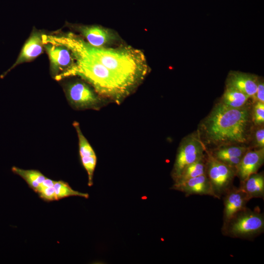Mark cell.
Here are the masks:
<instances>
[{
  "label": "cell",
  "instance_id": "6da1fadb",
  "mask_svg": "<svg viewBox=\"0 0 264 264\" xmlns=\"http://www.w3.org/2000/svg\"><path fill=\"white\" fill-rule=\"evenodd\" d=\"M42 40L43 43L62 45L70 51L90 57L136 88L149 72L144 53L130 46L96 47L72 33L60 35L43 34Z\"/></svg>",
  "mask_w": 264,
  "mask_h": 264
},
{
  "label": "cell",
  "instance_id": "7a4b0ae2",
  "mask_svg": "<svg viewBox=\"0 0 264 264\" xmlns=\"http://www.w3.org/2000/svg\"><path fill=\"white\" fill-rule=\"evenodd\" d=\"M74 63L66 70L56 76L60 80L78 76L90 84L102 97L120 105L136 88L103 65L84 54L70 51Z\"/></svg>",
  "mask_w": 264,
  "mask_h": 264
},
{
  "label": "cell",
  "instance_id": "3957f363",
  "mask_svg": "<svg viewBox=\"0 0 264 264\" xmlns=\"http://www.w3.org/2000/svg\"><path fill=\"white\" fill-rule=\"evenodd\" d=\"M246 106L233 108L222 103L217 104L203 123L207 140L214 144L245 142L250 123Z\"/></svg>",
  "mask_w": 264,
  "mask_h": 264
},
{
  "label": "cell",
  "instance_id": "277c9868",
  "mask_svg": "<svg viewBox=\"0 0 264 264\" xmlns=\"http://www.w3.org/2000/svg\"><path fill=\"white\" fill-rule=\"evenodd\" d=\"M264 230V214L260 210H252L246 207L236 214L221 229L224 235L241 239L254 237Z\"/></svg>",
  "mask_w": 264,
  "mask_h": 264
},
{
  "label": "cell",
  "instance_id": "5b68a950",
  "mask_svg": "<svg viewBox=\"0 0 264 264\" xmlns=\"http://www.w3.org/2000/svg\"><path fill=\"white\" fill-rule=\"evenodd\" d=\"M66 94L70 104L78 110H98L110 102L86 83L79 80L70 82L67 85Z\"/></svg>",
  "mask_w": 264,
  "mask_h": 264
},
{
  "label": "cell",
  "instance_id": "8992f818",
  "mask_svg": "<svg viewBox=\"0 0 264 264\" xmlns=\"http://www.w3.org/2000/svg\"><path fill=\"white\" fill-rule=\"evenodd\" d=\"M206 175L212 185L215 198L220 199L233 186L236 169L208 154L206 161Z\"/></svg>",
  "mask_w": 264,
  "mask_h": 264
},
{
  "label": "cell",
  "instance_id": "52a82bcc",
  "mask_svg": "<svg viewBox=\"0 0 264 264\" xmlns=\"http://www.w3.org/2000/svg\"><path fill=\"white\" fill-rule=\"evenodd\" d=\"M205 148L200 139L195 135L189 136L182 141L171 172L174 181L187 166L204 157Z\"/></svg>",
  "mask_w": 264,
  "mask_h": 264
},
{
  "label": "cell",
  "instance_id": "ba28073f",
  "mask_svg": "<svg viewBox=\"0 0 264 264\" xmlns=\"http://www.w3.org/2000/svg\"><path fill=\"white\" fill-rule=\"evenodd\" d=\"M43 46L48 55L51 70L55 78L73 64V57L66 47L51 43H43Z\"/></svg>",
  "mask_w": 264,
  "mask_h": 264
},
{
  "label": "cell",
  "instance_id": "9c48e42d",
  "mask_svg": "<svg viewBox=\"0 0 264 264\" xmlns=\"http://www.w3.org/2000/svg\"><path fill=\"white\" fill-rule=\"evenodd\" d=\"M224 196L222 226L236 214L245 208L249 200L246 194L240 187L232 186Z\"/></svg>",
  "mask_w": 264,
  "mask_h": 264
},
{
  "label": "cell",
  "instance_id": "30bf717a",
  "mask_svg": "<svg viewBox=\"0 0 264 264\" xmlns=\"http://www.w3.org/2000/svg\"><path fill=\"white\" fill-rule=\"evenodd\" d=\"M264 162V148L247 151L236 168V174L241 182L257 173Z\"/></svg>",
  "mask_w": 264,
  "mask_h": 264
},
{
  "label": "cell",
  "instance_id": "8fae6325",
  "mask_svg": "<svg viewBox=\"0 0 264 264\" xmlns=\"http://www.w3.org/2000/svg\"><path fill=\"white\" fill-rule=\"evenodd\" d=\"M171 189L183 192L186 196L199 195L215 198L211 184L206 174L191 178L180 184H173Z\"/></svg>",
  "mask_w": 264,
  "mask_h": 264
},
{
  "label": "cell",
  "instance_id": "7c38bea8",
  "mask_svg": "<svg viewBox=\"0 0 264 264\" xmlns=\"http://www.w3.org/2000/svg\"><path fill=\"white\" fill-rule=\"evenodd\" d=\"M79 30L90 44L96 47H106L117 39L116 35L110 29L98 25H83Z\"/></svg>",
  "mask_w": 264,
  "mask_h": 264
},
{
  "label": "cell",
  "instance_id": "4fadbf2b",
  "mask_svg": "<svg viewBox=\"0 0 264 264\" xmlns=\"http://www.w3.org/2000/svg\"><path fill=\"white\" fill-rule=\"evenodd\" d=\"M73 125L78 137L79 154L82 164L87 172L88 178L91 179L93 178L96 165V155L92 147L83 134L78 122H74Z\"/></svg>",
  "mask_w": 264,
  "mask_h": 264
},
{
  "label": "cell",
  "instance_id": "5bb4252c",
  "mask_svg": "<svg viewBox=\"0 0 264 264\" xmlns=\"http://www.w3.org/2000/svg\"><path fill=\"white\" fill-rule=\"evenodd\" d=\"M43 47L42 35L39 32H33L24 44L15 62L0 77H4L17 66L31 61L39 56L43 52Z\"/></svg>",
  "mask_w": 264,
  "mask_h": 264
},
{
  "label": "cell",
  "instance_id": "9a60e30c",
  "mask_svg": "<svg viewBox=\"0 0 264 264\" xmlns=\"http://www.w3.org/2000/svg\"><path fill=\"white\" fill-rule=\"evenodd\" d=\"M258 81V78L253 75L234 71L229 73L226 86L233 88L254 100Z\"/></svg>",
  "mask_w": 264,
  "mask_h": 264
},
{
  "label": "cell",
  "instance_id": "2e32d148",
  "mask_svg": "<svg viewBox=\"0 0 264 264\" xmlns=\"http://www.w3.org/2000/svg\"><path fill=\"white\" fill-rule=\"evenodd\" d=\"M247 151V148L243 146H232L220 148L212 155L217 159L236 169Z\"/></svg>",
  "mask_w": 264,
  "mask_h": 264
},
{
  "label": "cell",
  "instance_id": "e0dca14e",
  "mask_svg": "<svg viewBox=\"0 0 264 264\" xmlns=\"http://www.w3.org/2000/svg\"><path fill=\"white\" fill-rule=\"evenodd\" d=\"M247 195L249 199L264 197V176L263 173H255L241 182L239 187Z\"/></svg>",
  "mask_w": 264,
  "mask_h": 264
},
{
  "label": "cell",
  "instance_id": "ac0fdd59",
  "mask_svg": "<svg viewBox=\"0 0 264 264\" xmlns=\"http://www.w3.org/2000/svg\"><path fill=\"white\" fill-rule=\"evenodd\" d=\"M12 171L14 174L21 177L26 182L29 188L35 193L46 177L37 170H24L13 166Z\"/></svg>",
  "mask_w": 264,
  "mask_h": 264
},
{
  "label": "cell",
  "instance_id": "d6986e66",
  "mask_svg": "<svg viewBox=\"0 0 264 264\" xmlns=\"http://www.w3.org/2000/svg\"><path fill=\"white\" fill-rule=\"evenodd\" d=\"M250 97L243 92L230 87L226 88L221 103L233 108H241L245 106Z\"/></svg>",
  "mask_w": 264,
  "mask_h": 264
},
{
  "label": "cell",
  "instance_id": "ffe728a7",
  "mask_svg": "<svg viewBox=\"0 0 264 264\" xmlns=\"http://www.w3.org/2000/svg\"><path fill=\"white\" fill-rule=\"evenodd\" d=\"M206 174V162L204 157L187 166L179 176L174 181L178 184L191 178Z\"/></svg>",
  "mask_w": 264,
  "mask_h": 264
},
{
  "label": "cell",
  "instance_id": "44dd1931",
  "mask_svg": "<svg viewBox=\"0 0 264 264\" xmlns=\"http://www.w3.org/2000/svg\"><path fill=\"white\" fill-rule=\"evenodd\" d=\"M54 188L57 200L73 196H78L86 198L89 197V195L88 193L74 190L68 183L61 180L55 181Z\"/></svg>",
  "mask_w": 264,
  "mask_h": 264
},
{
  "label": "cell",
  "instance_id": "7402d4cb",
  "mask_svg": "<svg viewBox=\"0 0 264 264\" xmlns=\"http://www.w3.org/2000/svg\"><path fill=\"white\" fill-rule=\"evenodd\" d=\"M252 119L256 125H260L264 122V103L256 102L253 110Z\"/></svg>",
  "mask_w": 264,
  "mask_h": 264
},
{
  "label": "cell",
  "instance_id": "603a6c76",
  "mask_svg": "<svg viewBox=\"0 0 264 264\" xmlns=\"http://www.w3.org/2000/svg\"><path fill=\"white\" fill-rule=\"evenodd\" d=\"M39 197L43 200L49 202L57 200L53 186L40 187L37 190Z\"/></svg>",
  "mask_w": 264,
  "mask_h": 264
},
{
  "label": "cell",
  "instance_id": "cb8c5ba5",
  "mask_svg": "<svg viewBox=\"0 0 264 264\" xmlns=\"http://www.w3.org/2000/svg\"><path fill=\"white\" fill-rule=\"evenodd\" d=\"M253 101L264 103V84L262 81H258L257 89Z\"/></svg>",
  "mask_w": 264,
  "mask_h": 264
},
{
  "label": "cell",
  "instance_id": "d4e9b609",
  "mask_svg": "<svg viewBox=\"0 0 264 264\" xmlns=\"http://www.w3.org/2000/svg\"><path fill=\"white\" fill-rule=\"evenodd\" d=\"M255 141L259 148L264 147V129L263 128L257 130L255 132Z\"/></svg>",
  "mask_w": 264,
  "mask_h": 264
}]
</instances>
